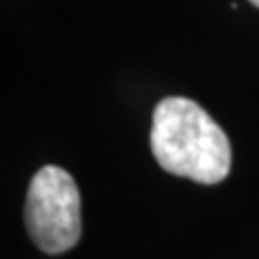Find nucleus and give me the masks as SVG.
I'll return each instance as SVG.
<instances>
[{"label":"nucleus","instance_id":"f257e3e1","mask_svg":"<svg viewBox=\"0 0 259 259\" xmlns=\"http://www.w3.org/2000/svg\"><path fill=\"white\" fill-rule=\"evenodd\" d=\"M151 153L166 173L212 186L231 168V145L225 130L186 97H164L151 117Z\"/></svg>","mask_w":259,"mask_h":259},{"label":"nucleus","instance_id":"f03ea898","mask_svg":"<svg viewBox=\"0 0 259 259\" xmlns=\"http://www.w3.org/2000/svg\"><path fill=\"white\" fill-rule=\"evenodd\" d=\"M24 223L35 246L48 255H61L78 244L82 236L80 192L65 168L48 164L32 175Z\"/></svg>","mask_w":259,"mask_h":259},{"label":"nucleus","instance_id":"7ed1b4c3","mask_svg":"<svg viewBox=\"0 0 259 259\" xmlns=\"http://www.w3.org/2000/svg\"><path fill=\"white\" fill-rule=\"evenodd\" d=\"M250 3H253L255 7H259V0H250Z\"/></svg>","mask_w":259,"mask_h":259}]
</instances>
